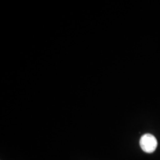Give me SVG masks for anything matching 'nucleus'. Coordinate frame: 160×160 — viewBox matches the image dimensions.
<instances>
[{
  "instance_id": "1",
  "label": "nucleus",
  "mask_w": 160,
  "mask_h": 160,
  "mask_svg": "<svg viewBox=\"0 0 160 160\" xmlns=\"http://www.w3.org/2000/svg\"><path fill=\"white\" fill-rule=\"evenodd\" d=\"M139 145L144 152L151 153L157 149L158 142L154 136L151 133H145L140 139Z\"/></svg>"
}]
</instances>
